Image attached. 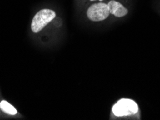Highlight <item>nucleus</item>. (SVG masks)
Listing matches in <instances>:
<instances>
[{"instance_id": "1", "label": "nucleus", "mask_w": 160, "mask_h": 120, "mask_svg": "<svg viewBox=\"0 0 160 120\" xmlns=\"http://www.w3.org/2000/svg\"><path fill=\"white\" fill-rule=\"evenodd\" d=\"M55 17L56 12L54 11L48 9H41L32 19L31 23L32 31L35 33L41 31Z\"/></svg>"}, {"instance_id": "5", "label": "nucleus", "mask_w": 160, "mask_h": 120, "mask_svg": "<svg viewBox=\"0 0 160 120\" xmlns=\"http://www.w3.org/2000/svg\"><path fill=\"white\" fill-rule=\"evenodd\" d=\"M0 109L4 112L10 115H15L18 113L15 108L6 101H2L0 103Z\"/></svg>"}, {"instance_id": "6", "label": "nucleus", "mask_w": 160, "mask_h": 120, "mask_svg": "<svg viewBox=\"0 0 160 120\" xmlns=\"http://www.w3.org/2000/svg\"><path fill=\"white\" fill-rule=\"evenodd\" d=\"M90 1H95V0H90ZM99 1L102 2V1H103V0H99Z\"/></svg>"}, {"instance_id": "3", "label": "nucleus", "mask_w": 160, "mask_h": 120, "mask_svg": "<svg viewBox=\"0 0 160 120\" xmlns=\"http://www.w3.org/2000/svg\"><path fill=\"white\" fill-rule=\"evenodd\" d=\"M110 15L108 4L100 2L89 7L87 12V16L93 22H100L107 19Z\"/></svg>"}, {"instance_id": "2", "label": "nucleus", "mask_w": 160, "mask_h": 120, "mask_svg": "<svg viewBox=\"0 0 160 120\" xmlns=\"http://www.w3.org/2000/svg\"><path fill=\"white\" fill-rule=\"evenodd\" d=\"M138 111V104L133 100L121 98L112 107V112L116 117L131 116Z\"/></svg>"}, {"instance_id": "4", "label": "nucleus", "mask_w": 160, "mask_h": 120, "mask_svg": "<svg viewBox=\"0 0 160 120\" xmlns=\"http://www.w3.org/2000/svg\"><path fill=\"white\" fill-rule=\"evenodd\" d=\"M107 4L110 14H112L117 17H124L128 14V9L118 2L111 0Z\"/></svg>"}]
</instances>
